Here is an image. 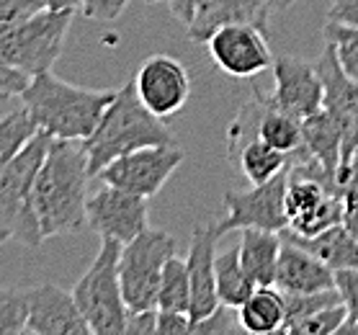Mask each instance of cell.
<instances>
[{
	"mask_svg": "<svg viewBox=\"0 0 358 335\" xmlns=\"http://www.w3.org/2000/svg\"><path fill=\"white\" fill-rule=\"evenodd\" d=\"M327 21L358 26V0H333L327 8Z\"/></svg>",
	"mask_w": 358,
	"mask_h": 335,
	"instance_id": "cell-40",
	"label": "cell"
},
{
	"mask_svg": "<svg viewBox=\"0 0 358 335\" xmlns=\"http://www.w3.org/2000/svg\"><path fill=\"white\" fill-rule=\"evenodd\" d=\"M191 307V278H188L186 258L173 255L163 266L160 292H157V310L188 312Z\"/></svg>",
	"mask_w": 358,
	"mask_h": 335,
	"instance_id": "cell-27",
	"label": "cell"
},
{
	"mask_svg": "<svg viewBox=\"0 0 358 335\" xmlns=\"http://www.w3.org/2000/svg\"><path fill=\"white\" fill-rule=\"evenodd\" d=\"M152 145H176V137L163 119L139 101L134 80H127L122 88H116L114 101L106 108V114L101 116L93 134L83 139L90 178H96L116 157Z\"/></svg>",
	"mask_w": 358,
	"mask_h": 335,
	"instance_id": "cell-3",
	"label": "cell"
},
{
	"mask_svg": "<svg viewBox=\"0 0 358 335\" xmlns=\"http://www.w3.org/2000/svg\"><path fill=\"white\" fill-rule=\"evenodd\" d=\"M209 57L229 78H255L273 67L266 31L252 24H227L206 39Z\"/></svg>",
	"mask_w": 358,
	"mask_h": 335,
	"instance_id": "cell-12",
	"label": "cell"
},
{
	"mask_svg": "<svg viewBox=\"0 0 358 335\" xmlns=\"http://www.w3.org/2000/svg\"><path fill=\"white\" fill-rule=\"evenodd\" d=\"M330 335H358V320L345 318V320L341 322V325L335 327V330H333Z\"/></svg>",
	"mask_w": 358,
	"mask_h": 335,
	"instance_id": "cell-43",
	"label": "cell"
},
{
	"mask_svg": "<svg viewBox=\"0 0 358 335\" xmlns=\"http://www.w3.org/2000/svg\"><path fill=\"white\" fill-rule=\"evenodd\" d=\"M29 330L39 335H93L75 297L55 284L29 289Z\"/></svg>",
	"mask_w": 358,
	"mask_h": 335,
	"instance_id": "cell-17",
	"label": "cell"
},
{
	"mask_svg": "<svg viewBox=\"0 0 358 335\" xmlns=\"http://www.w3.org/2000/svg\"><path fill=\"white\" fill-rule=\"evenodd\" d=\"M286 183L289 168L276 178L261 186H250L248 191H229L224 194V217L214 222L217 235H227L232 229L258 227L271 232H284L289 227L286 217Z\"/></svg>",
	"mask_w": 358,
	"mask_h": 335,
	"instance_id": "cell-9",
	"label": "cell"
},
{
	"mask_svg": "<svg viewBox=\"0 0 358 335\" xmlns=\"http://www.w3.org/2000/svg\"><path fill=\"white\" fill-rule=\"evenodd\" d=\"M301 152H307L327 176L338 178L343 163V139L338 124L325 108L301 119Z\"/></svg>",
	"mask_w": 358,
	"mask_h": 335,
	"instance_id": "cell-21",
	"label": "cell"
},
{
	"mask_svg": "<svg viewBox=\"0 0 358 335\" xmlns=\"http://www.w3.org/2000/svg\"><path fill=\"white\" fill-rule=\"evenodd\" d=\"M127 335H157L155 333V310L152 312H129Z\"/></svg>",
	"mask_w": 358,
	"mask_h": 335,
	"instance_id": "cell-41",
	"label": "cell"
},
{
	"mask_svg": "<svg viewBox=\"0 0 358 335\" xmlns=\"http://www.w3.org/2000/svg\"><path fill=\"white\" fill-rule=\"evenodd\" d=\"M147 6H155V3H160V0H145Z\"/></svg>",
	"mask_w": 358,
	"mask_h": 335,
	"instance_id": "cell-47",
	"label": "cell"
},
{
	"mask_svg": "<svg viewBox=\"0 0 358 335\" xmlns=\"http://www.w3.org/2000/svg\"><path fill=\"white\" fill-rule=\"evenodd\" d=\"M281 237H286V240L296 243L299 248H304L307 253H312L315 258H320V261L325 263L327 269L333 271L358 269V240L343 222L310 237L294 235L289 229H284Z\"/></svg>",
	"mask_w": 358,
	"mask_h": 335,
	"instance_id": "cell-22",
	"label": "cell"
},
{
	"mask_svg": "<svg viewBox=\"0 0 358 335\" xmlns=\"http://www.w3.org/2000/svg\"><path fill=\"white\" fill-rule=\"evenodd\" d=\"M335 289L341 294V302L348 312V318L358 320V269L335 271Z\"/></svg>",
	"mask_w": 358,
	"mask_h": 335,
	"instance_id": "cell-35",
	"label": "cell"
},
{
	"mask_svg": "<svg viewBox=\"0 0 358 335\" xmlns=\"http://www.w3.org/2000/svg\"><path fill=\"white\" fill-rule=\"evenodd\" d=\"M29 335H39V333H31V330H29Z\"/></svg>",
	"mask_w": 358,
	"mask_h": 335,
	"instance_id": "cell-50",
	"label": "cell"
},
{
	"mask_svg": "<svg viewBox=\"0 0 358 335\" xmlns=\"http://www.w3.org/2000/svg\"><path fill=\"white\" fill-rule=\"evenodd\" d=\"M85 220L101 240L127 245L147 229V199L101 183V188L85 201Z\"/></svg>",
	"mask_w": 358,
	"mask_h": 335,
	"instance_id": "cell-11",
	"label": "cell"
},
{
	"mask_svg": "<svg viewBox=\"0 0 358 335\" xmlns=\"http://www.w3.org/2000/svg\"><path fill=\"white\" fill-rule=\"evenodd\" d=\"M176 255V240L163 229L147 227L119 253V286L129 312L157 310L160 276L168 258Z\"/></svg>",
	"mask_w": 358,
	"mask_h": 335,
	"instance_id": "cell-8",
	"label": "cell"
},
{
	"mask_svg": "<svg viewBox=\"0 0 358 335\" xmlns=\"http://www.w3.org/2000/svg\"><path fill=\"white\" fill-rule=\"evenodd\" d=\"M49 142L52 137L47 131H36L0 173V229L26 248H39L44 243L34 214V183L47 157Z\"/></svg>",
	"mask_w": 358,
	"mask_h": 335,
	"instance_id": "cell-5",
	"label": "cell"
},
{
	"mask_svg": "<svg viewBox=\"0 0 358 335\" xmlns=\"http://www.w3.org/2000/svg\"><path fill=\"white\" fill-rule=\"evenodd\" d=\"M134 90L139 101L160 119L178 114L191 96V78L180 59L171 55L147 57L134 73Z\"/></svg>",
	"mask_w": 358,
	"mask_h": 335,
	"instance_id": "cell-13",
	"label": "cell"
},
{
	"mask_svg": "<svg viewBox=\"0 0 358 335\" xmlns=\"http://www.w3.org/2000/svg\"><path fill=\"white\" fill-rule=\"evenodd\" d=\"M47 8H78L80 0H44Z\"/></svg>",
	"mask_w": 358,
	"mask_h": 335,
	"instance_id": "cell-45",
	"label": "cell"
},
{
	"mask_svg": "<svg viewBox=\"0 0 358 335\" xmlns=\"http://www.w3.org/2000/svg\"><path fill=\"white\" fill-rule=\"evenodd\" d=\"M258 101V122H255V134L268 142L271 148L281 150L286 155H294L301 150V119L286 114L281 108L271 106L263 90H252Z\"/></svg>",
	"mask_w": 358,
	"mask_h": 335,
	"instance_id": "cell-23",
	"label": "cell"
},
{
	"mask_svg": "<svg viewBox=\"0 0 358 335\" xmlns=\"http://www.w3.org/2000/svg\"><path fill=\"white\" fill-rule=\"evenodd\" d=\"M88 157L83 142L52 139L34 183V214L44 240L80 232L88 201Z\"/></svg>",
	"mask_w": 358,
	"mask_h": 335,
	"instance_id": "cell-1",
	"label": "cell"
},
{
	"mask_svg": "<svg viewBox=\"0 0 358 335\" xmlns=\"http://www.w3.org/2000/svg\"><path fill=\"white\" fill-rule=\"evenodd\" d=\"M0 335H29V289H0Z\"/></svg>",
	"mask_w": 358,
	"mask_h": 335,
	"instance_id": "cell-30",
	"label": "cell"
},
{
	"mask_svg": "<svg viewBox=\"0 0 358 335\" xmlns=\"http://www.w3.org/2000/svg\"><path fill=\"white\" fill-rule=\"evenodd\" d=\"M191 315L188 312L155 310V333L157 335H188L191 330Z\"/></svg>",
	"mask_w": 358,
	"mask_h": 335,
	"instance_id": "cell-38",
	"label": "cell"
},
{
	"mask_svg": "<svg viewBox=\"0 0 358 335\" xmlns=\"http://www.w3.org/2000/svg\"><path fill=\"white\" fill-rule=\"evenodd\" d=\"M180 163H183V150L178 145H152L116 157L96 178L101 183L150 199L168 183Z\"/></svg>",
	"mask_w": 358,
	"mask_h": 335,
	"instance_id": "cell-10",
	"label": "cell"
},
{
	"mask_svg": "<svg viewBox=\"0 0 358 335\" xmlns=\"http://www.w3.org/2000/svg\"><path fill=\"white\" fill-rule=\"evenodd\" d=\"M36 131L39 129L31 122V116L26 114L24 106L0 119V173L6 171V165L21 152V148H24Z\"/></svg>",
	"mask_w": 358,
	"mask_h": 335,
	"instance_id": "cell-29",
	"label": "cell"
},
{
	"mask_svg": "<svg viewBox=\"0 0 358 335\" xmlns=\"http://www.w3.org/2000/svg\"><path fill=\"white\" fill-rule=\"evenodd\" d=\"M345 318H348L345 307H343V304H333V307H325V310L312 312V315H304V318H299V320L286 322L284 333L286 335H330Z\"/></svg>",
	"mask_w": 358,
	"mask_h": 335,
	"instance_id": "cell-31",
	"label": "cell"
},
{
	"mask_svg": "<svg viewBox=\"0 0 358 335\" xmlns=\"http://www.w3.org/2000/svg\"><path fill=\"white\" fill-rule=\"evenodd\" d=\"M114 96V88H83L52 75L49 70L31 78L18 99L39 131H47L52 139L83 142L93 134Z\"/></svg>",
	"mask_w": 358,
	"mask_h": 335,
	"instance_id": "cell-2",
	"label": "cell"
},
{
	"mask_svg": "<svg viewBox=\"0 0 358 335\" xmlns=\"http://www.w3.org/2000/svg\"><path fill=\"white\" fill-rule=\"evenodd\" d=\"M214 276H217V297L222 307L237 310L248 297L255 292V284L245 273L240 263V250L229 248L224 253H217L214 258Z\"/></svg>",
	"mask_w": 358,
	"mask_h": 335,
	"instance_id": "cell-26",
	"label": "cell"
},
{
	"mask_svg": "<svg viewBox=\"0 0 358 335\" xmlns=\"http://www.w3.org/2000/svg\"><path fill=\"white\" fill-rule=\"evenodd\" d=\"M338 180L343 186V204H345V217L343 224L353 232V237L358 240V165L350 163L348 168H343L338 173Z\"/></svg>",
	"mask_w": 358,
	"mask_h": 335,
	"instance_id": "cell-33",
	"label": "cell"
},
{
	"mask_svg": "<svg viewBox=\"0 0 358 335\" xmlns=\"http://www.w3.org/2000/svg\"><path fill=\"white\" fill-rule=\"evenodd\" d=\"M284 294V307H286V322L292 320H299L304 315H312V312H320L325 307H333V304H343L338 289H327V292H315V294Z\"/></svg>",
	"mask_w": 358,
	"mask_h": 335,
	"instance_id": "cell-32",
	"label": "cell"
},
{
	"mask_svg": "<svg viewBox=\"0 0 358 335\" xmlns=\"http://www.w3.org/2000/svg\"><path fill=\"white\" fill-rule=\"evenodd\" d=\"M240 263L245 273L250 276L255 286H276V271H278V255H281V232L271 229L245 227L240 229Z\"/></svg>",
	"mask_w": 358,
	"mask_h": 335,
	"instance_id": "cell-20",
	"label": "cell"
},
{
	"mask_svg": "<svg viewBox=\"0 0 358 335\" xmlns=\"http://www.w3.org/2000/svg\"><path fill=\"white\" fill-rule=\"evenodd\" d=\"M271 73L276 80L273 90L266 93L271 106L281 108L296 119H307L322 108L325 88H322L317 65H310L307 59H299L294 55H281L273 59Z\"/></svg>",
	"mask_w": 358,
	"mask_h": 335,
	"instance_id": "cell-14",
	"label": "cell"
},
{
	"mask_svg": "<svg viewBox=\"0 0 358 335\" xmlns=\"http://www.w3.org/2000/svg\"><path fill=\"white\" fill-rule=\"evenodd\" d=\"M271 10L266 0H194V18L186 26L196 44H206L217 29L227 24H252L268 31Z\"/></svg>",
	"mask_w": 358,
	"mask_h": 335,
	"instance_id": "cell-18",
	"label": "cell"
},
{
	"mask_svg": "<svg viewBox=\"0 0 358 335\" xmlns=\"http://www.w3.org/2000/svg\"><path fill=\"white\" fill-rule=\"evenodd\" d=\"M289 160H292V155L271 148L268 142H263L258 134L248 137L237 150L240 171H243L245 178L250 180V186H261V183H268L271 178H276L278 173L289 168Z\"/></svg>",
	"mask_w": 358,
	"mask_h": 335,
	"instance_id": "cell-25",
	"label": "cell"
},
{
	"mask_svg": "<svg viewBox=\"0 0 358 335\" xmlns=\"http://www.w3.org/2000/svg\"><path fill=\"white\" fill-rule=\"evenodd\" d=\"M350 163H356V165H358V152H356V155H353V160H350Z\"/></svg>",
	"mask_w": 358,
	"mask_h": 335,
	"instance_id": "cell-49",
	"label": "cell"
},
{
	"mask_svg": "<svg viewBox=\"0 0 358 335\" xmlns=\"http://www.w3.org/2000/svg\"><path fill=\"white\" fill-rule=\"evenodd\" d=\"M165 3H168L171 13L178 18L180 24H191V18H194V0H165Z\"/></svg>",
	"mask_w": 358,
	"mask_h": 335,
	"instance_id": "cell-42",
	"label": "cell"
},
{
	"mask_svg": "<svg viewBox=\"0 0 358 335\" xmlns=\"http://www.w3.org/2000/svg\"><path fill=\"white\" fill-rule=\"evenodd\" d=\"M284 240L281 255H278L276 271V289L286 294H315V292H327L335 289V271L327 269L325 263L307 253L292 240Z\"/></svg>",
	"mask_w": 358,
	"mask_h": 335,
	"instance_id": "cell-19",
	"label": "cell"
},
{
	"mask_svg": "<svg viewBox=\"0 0 358 335\" xmlns=\"http://www.w3.org/2000/svg\"><path fill=\"white\" fill-rule=\"evenodd\" d=\"M237 325L250 333H273L286 325L284 294L276 286H255L248 299L237 307Z\"/></svg>",
	"mask_w": 358,
	"mask_h": 335,
	"instance_id": "cell-24",
	"label": "cell"
},
{
	"mask_svg": "<svg viewBox=\"0 0 358 335\" xmlns=\"http://www.w3.org/2000/svg\"><path fill=\"white\" fill-rule=\"evenodd\" d=\"M317 73L322 78V108L333 116L343 139V163L341 171L348 168L358 152V83L343 73L333 50L325 44L322 57L317 59Z\"/></svg>",
	"mask_w": 358,
	"mask_h": 335,
	"instance_id": "cell-15",
	"label": "cell"
},
{
	"mask_svg": "<svg viewBox=\"0 0 358 335\" xmlns=\"http://www.w3.org/2000/svg\"><path fill=\"white\" fill-rule=\"evenodd\" d=\"M296 3H301V0H266L271 16H273V13H281V10H289L292 6H296Z\"/></svg>",
	"mask_w": 358,
	"mask_h": 335,
	"instance_id": "cell-44",
	"label": "cell"
},
{
	"mask_svg": "<svg viewBox=\"0 0 358 335\" xmlns=\"http://www.w3.org/2000/svg\"><path fill=\"white\" fill-rule=\"evenodd\" d=\"M6 101H8V96H0V106H3V104H6Z\"/></svg>",
	"mask_w": 358,
	"mask_h": 335,
	"instance_id": "cell-48",
	"label": "cell"
},
{
	"mask_svg": "<svg viewBox=\"0 0 358 335\" xmlns=\"http://www.w3.org/2000/svg\"><path fill=\"white\" fill-rule=\"evenodd\" d=\"M6 240H10V235L6 232V229H0V243H6Z\"/></svg>",
	"mask_w": 358,
	"mask_h": 335,
	"instance_id": "cell-46",
	"label": "cell"
},
{
	"mask_svg": "<svg viewBox=\"0 0 358 335\" xmlns=\"http://www.w3.org/2000/svg\"><path fill=\"white\" fill-rule=\"evenodd\" d=\"M217 240H220V235H217L214 222L194 227L186 255L188 278H191V307H188L191 320L209 318L212 312H217L222 307L220 297H217V276H214Z\"/></svg>",
	"mask_w": 358,
	"mask_h": 335,
	"instance_id": "cell-16",
	"label": "cell"
},
{
	"mask_svg": "<svg viewBox=\"0 0 358 335\" xmlns=\"http://www.w3.org/2000/svg\"><path fill=\"white\" fill-rule=\"evenodd\" d=\"M73 16L75 8H44L0 26V57L29 78L49 73L62 55Z\"/></svg>",
	"mask_w": 358,
	"mask_h": 335,
	"instance_id": "cell-6",
	"label": "cell"
},
{
	"mask_svg": "<svg viewBox=\"0 0 358 335\" xmlns=\"http://www.w3.org/2000/svg\"><path fill=\"white\" fill-rule=\"evenodd\" d=\"M235 322L237 320L232 318V310H229V307H220V310L212 312L209 318L194 320L188 335H229L232 327H235Z\"/></svg>",
	"mask_w": 358,
	"mask_h": 335,
	"instance_id": "cell-34",
	"label": "cell"
},
{
	"mask_svg": "<svg viewBox=\"0 0 358 335\" xmlns=\"http://www.w3.org/2000/svg\"><path fill=\"white\" fill-rule=\"evenodd\" d=\"M294 155L289 160V183H286V217H289L286 229L294 235L310 237L333 224H341L345 217L341 180L327 176L307 152L304 157Z\"/></svg>",
	"mask_w": 358,
	"mask_h": 335,
	"instance_id": "cell-4",
	"label": "cell"
},
{
	"mask_svg": "<svg viewBox=\"0 0 358 335\" xmlns=\"http://www.w3.org/2000/svg\"><path fill=\"white\" fill-rule=\"evenodd\" d=\"M129 3L131 0H80V10L90 21H116Z\"/></svg>",
	"mask_w": 358,
	"mask_h": 335,
	"instance_id": "cell-36",
	"label": "cell"
},
{
	"mask_svg": "<svg viewBox=\"0 0 358 335\" xmlns=\"http://www.w3.org/2000/svg\"><path fill=\"white\" fill-rule=\"evenodd\" d=\"M119 253L122 245L114 240H103L98 248L90 269L75 284L73 297L88 320L93 335H127L129 310L119 286Z\"/></svg>",
	"mask_w": 358,
	"mask_h": 335,
	"instance_id": "cell-7",
	"label": "cell"
},
{
	"mask_svg": "<svg viewBox=\"0 0 358 335\" xmlns=\"http://www.w3.org/2000/svg\"><path fill=\"white\" fill-rule=\"evenodd\" d=\"M44 8H47L44 0H0V26L16 24L21 18H29Z\"/></svg>",
	"mask_w": 358,
	"mask_h": 335,
	"instance_id": "cell-37",
	"label": "cell"
},
{
	"mask_svg": "<svg viewBox=\"0 0 358 335\" xmlns=\"http://www.w3.org/2000/svg\"><path fill=\"white\" fill-rule=\"evenodd\" d=\"M322 39L333 50L343 73L348 75L350 80L358 83V26L327 21L322 26Z\"/></svg>",
	"mask_w": 358,
	"mask_h": 335,
	"instance_id": "cell-28",
	"label": "cell"
},
{
	"mask_svg": "<svg viewBox=\"0 0 358 335\" xmlns=\"http://www.w3.org/2000/svg\"><path fill=\"white\" fill-rule=\"evenodd\" d=\"M31 83V78L26 73H21V70H16L13 65H8L6 59L0 57V96H8V99H13V96H21L26 90V85Z\"/></svg>",
	"mask_w": 358,
	"mask_h": 335,
	"instance_id": "cell-39",
	"label": "cell"
}]
</instances>
